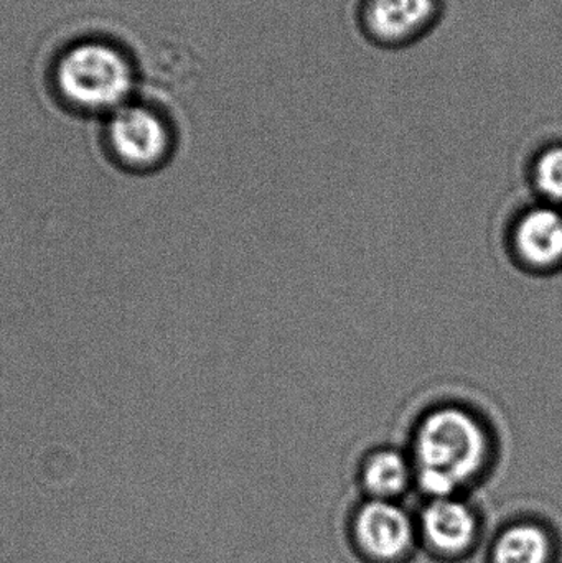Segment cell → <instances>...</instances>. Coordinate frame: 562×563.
<instances>
[{
	"label": "cell",
	"mask_w": 562,
	"mask_h": 563,
	"mask_svg": "<svg viewBox=\"0 0 562 563\" xmlns=\"http://www.w3.org/2000/svg\"><path fill=\"white\" fill-rule=\"evenodd\" d=\"M494 440L478 413L459 404H442L419 419L412 433L416 485L429 499L452 498L487 472Z\"/></svg>",
	"instance_id": "6da1fadb"
},
{
	"label": "cell",
	"mask_w": 562,
	"mask_h": 563,
	"mask_svg": "<svg viewBox=\"0 0 562 563\" xmlns=\"http://www.w3.org/2000/svg\"><path fill=\"white\" fill-rule=\"evenodd\" d=\"M55 78L65 101L86 114H111L128 104L135 86L128 56L102 42L71 46L59 58Z\"/></svg>",
	"instance_id": "7a4b0ae2"
},
{
	"label": "cell",
	"mask_w": 562,
	"mask_h": 563,
	"mask_svg": "<svg viewBox=\"0 0 562 563\" xmlns=\"http://www.w3.org/2000/svg\"><path fill=\"white\" fill-rule=\"evenodd\" d=\"M101 139L111 161L132 174L162 170L177 148L167 119L148 106L131 101L106 115Z\"/></svg>",
	"instance_id": "3957f363"
},
{
	"label": "cell",
	"mask_w": 562,
	"mask_h": 563,
	"mask_svg": "<svg viewBox=\"0 0 562 563\" xmlns=\"http://www.w3.org/2000/svg\"><path fill=\"white\" fill-rule=\"evenodd\" d=\"M356 551L372 563L408 561L418 542V525L396 501L368 499L356 508L352 526Z\"/></svg>",
	"instance_id": "277c9868"
},
{
	"label": "cell",
	"mask_w": 562,
	"mask_h": 563,
	"mask_svg": "<svg viewBox=\"0 0 562 563\" xmlns=\"http://www.w3.org/2000/svg\"><path fill=\"white\" fill-rule=\"evenodd\" d=\"M418 534L438 558L461 559L477 545L481 519L459 496L429 499L419 518Z\"/></svg>",
	"instance_id": "5b68a950"
},
{
	"label": "cell",
	"mask_w": 562,
	"mask_h": 563,
	"mask_svg": "<svg viewBox=\"0 0 562 563\" xmlns=\"http://www.w3.org/2000/svg\"><path fill=\"white\" fill-rule=\"evenodd\" d=\"M515 261L528 271L547 273L562 264V213L553 205L528 208L515 218L508 236Z\"/></svg>",
	"instance_id": "8992f818"
},
{
	"label": "cell",
	"mask_w": 562,
	"mask_h": 563,
	"mask_svg": "<svg viewBox=\"0 0 562 563\" xmlns=\"http://www.w3.org/2000/svg\"><path fill=\"white\" fill-rule=\"evenodd\" d=\"M411 456L392 446L373 450L363 460L360 483L368 499L396 501L415 483Z\"/></svg>",
	"instance_id": "52a82bcc"
},
{
	"label": "cell",
	"mask_w": 562,
	"mask_h": 563,
	"mask_svg": "<svg viewBox=\"0 0 562 563\" xmlns=\"http://www.w3.org/2000/svg\"><path fill=\"white\" fill-rule=\"evenodd\" d=\"M554 539L540 522L517 521L498 532L491 563H553Z\"/></svg>",
	"instance_id": "ba28073f"
},
{
	"label": "cell",
	"mask_w": 562,
	"mask_h": 563,
	"mask_svg": "<svg viewBox=\"0 0 562 563\" xmlns=\"http://www.w3.org/2000/svg\"><path fill=\"white\" fill-rule=\"evenodd\" d=\"M434 13V0H372L368 23L385 40H401L421 30Z\"/></svg>",
	"instance_id": "9c48e42d"
},
{
	"label": "cell",
	"mask_w": 562,
	"mask_h": 563,
	"mask_svg": "<svg viewBox=\"0 0 562 563\" xmlns=\"http://www.w3.org/2000/svg\"><path fill=\"white\" fill-rule=\"evenodd\" d=\"M535 188L550 203H562V145L544 148L531 170Z\"/></svg>",
	"instance_id": "30bf717a"
}]
</instances>
